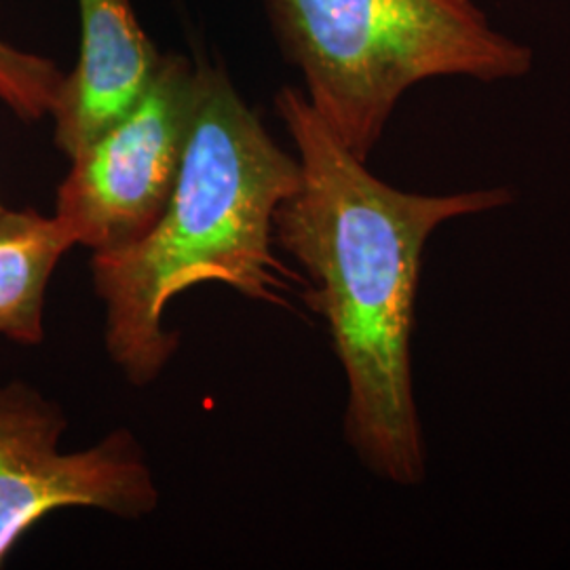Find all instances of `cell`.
Returning <instances> with one entry per match:
<instances>
[{
    "mask_svg": "<svg viewBox=\"0 0 570 570\" xmlns=\"http://www.w3.org/2000/svg\"><path fill=\"white\" fill-rule=\"evenodd\" d=\"M275 108L298 150L301 184L275 209L273 239L305 268L306 305L326 320L345 372L346 444L376 478L419 487L428 446L410 345L423 254L440 226L508 207L513 190H400L334 136L301 89L284 87Z\"/></svg>",
    "mask_w": 570,
    "mask_h": 570,
    "instance_id": "cell-1",
    "label": "cell"
},
{
    "mask_svg": "<svg viewBox=\"0 0 570 570\" xmlns=\"http://www.w3.org/2000/svg\"><path fill=\"white\" fill-rule=\"evenodd\" d=\"M298 184V159L275 144L225 70L197 66L183 167L161 218L136 244L91 261L106 351L131 385L153 383L178 351L164 313L188 287L214 282L284 305L294 273L271 249L273 218Z\"/></svg>",
    "mask_w": 570,
    "mask_h": 570,
    "instance_id": "cell-2",
    "label": "cell"
},
{
    "mask_svg": "<svg viewBox=\"0 0 570 570\" xmlns=\"http://www.w3.org/2000/svg\"><path fill=\"white\" fill-rule=\"evenodd\" d=\"M306 100L362 161L410 87L463 77L522 79L534 51L459 0H266Z\"/></svg>",
    "mask_w": 570,
    "mask_h": 570,
    "instance_id": "cell-3",
    "label": "cell"
},
{
    "mask_svg": "<svg viewBox=\"0 0 570 570\" xmlns=\"http://www.w3.org/2000/svg\"><path fill=\"white\" fill-rule=\"evenodd\" d=\"M197 66L167 53L140 102L72 161L56 216L77 245L119 252L157 225L183 167Z\"/></svg>",
    "mask_w": 570,
    "mask_h": 570,
    "instance_id": "cell-4",
    "label": "cell"
},
{
    "mask_svg": "<svg viewBox=\"0 0 570 570\" xmlns=\"http://www.w3.org/2000/svg\"><path fill=\"white\" fill-rule=\"evenodd\" d=\"M66 428L61 407L37 389L21 381L0 387V567L53 511L142 518L159 505L153 471L129 429L91 449L61 452Z\"/></svg>",
    "mask_w": 570,
    "mask_h": 570,
    "instance_id": "cell-5",
    "label": "cell"
},
{
    "mask_svg": "<svg viewBox=\"0 0 570 570\" xmlns=\"http://www.w3.org/2000/svg\"><path fill=\"white\" fill-rule=\"evenodd\" d=\"M81 51L51 108L56 146L75 159L140 102L164 56L136 20L131 0H79Z\"/></svg>",
    "mask_w": 570,
    "mask_h": 570,
    "instance_id": "cell-6",
    "label": "cell"
},
{
    "mask_svg": "<svg viewBox=\"0 0 570 570\" xmlns=\"http://www.w3.org/2000/svg\"><path fill=\"white\" fill-rule=\"evenodd\" d=\"M77 245L58 216L0 212V336L18 345L45 341V296L61 256Z\"/></svg>",
    "mask_w": 570,
    "mask_h": 570,
    "instance_id": "cell-7",
    "label": "cell"
},
{
    "mask_svg": "<svg viewBox=\"0 0 570 570\" xmlns=\"http://www.w3.org/2000/svg\"><path fill=\"white\" fill-rule=\"evenodd\" d=\"M61 79L53 61L0 39V100L23 121H39L51 112Z\"/></svg>",
    "mask_w": 570,
    "mask_h": 570,
    "instance_id": "cell-8",
    "label": "cell"
},
{
    "mask_svg": "<svg viewBox=\"0 0 570 570\" xmlns=\"http://www.w3.org/2000/svg\"><path fill=\"white\" fill-rule=\"evenodd\" d=\"M459 2H473V0H459Z\"/></svg>",
    "mask_w": 570,
    "mask_h": 570,
    "instance_id": "cell-9",
    "label": "cell"
},
{
    "mask_svg": "<svg viewBox=\"0 0 570 570\" xmlns=\"http://www.w3.org/2000/svg\"><path fill=\"white\" fill-rule=\"evenodd\" d=\"M0 212H2V205H0Z\"/></svg>",
    "mask_w": 570,
    "mask_h": 570,
    "instance_id": "cell-10",
    "label": "cell"
}]
</instances>
